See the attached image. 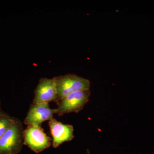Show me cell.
Instances as JSON below:
<instances>
[{
    "instance_id": "cell-1",
    "label": "cell",
    "mask_w": 154,
    "mask_h": 154,
    "mask_svg": "<svg viewBox=\"0 0 154 154\" xmlns=\"http://www.w3.org/2000/svg\"><path fill=\"white\" fill-rule=\"evenodd\" d=\"M22 122L16 118L13 124L0 138V154H18L23 145Z\"/></svg>"
},
{
    "instance_id": "cell-7",
    "label": "cell",
    "mask_w": 154,
    "mask_h": 154,
    "mask_svg": "<svg viewBox=\"0 0 154 154\" xmlns=\"http://www.w3.org/2000/svg\"><path fill=\"white\" fill-rule=\"evenodd\" d=\"M48 125L53 137L52 146L56 148L60 145L70 141L74 138L73 126L71 125L64 124L53 119Z\"/></svg>"
},
{
    "instance_id": "cell-4",
    "label": "cell",
    "mask_w": 154,
    "mask_h": 154,
    "mask_svg": "<svg viewBox=\"0 0 154 154\" xmlns=\"http://www.w3.org/2000/svg\"><path fill=\"white\" fill-rule=\"evenodd\" d=\"M23 145L27 146L36 153L41 152L51 145V139L45 133L41 127L28 125L23 131Z\"/></svg>"
},
{
    "instance_id": "cell-2",
    "label": "cell",
    "mask_w": 154,
    "mask_h": 154,
    "mask_svg": "<svg viewBox=\"0 0 154 154\" xmlns=\"http://www.w3.org/2000/svg\"><path fill=\"white\" fill-rule=\"evenodd\" d=\"M55 78L57 90V103L73 92L90 90V81L77 75L67 74Z\"/></svg>"
},
{
    "instance_id": "cell-9",
    "label": "cell",
    "mask_w": 154,
    "mask_h": 154,
    "mask_svg": "<svg viewBox=\"0 0 154 154\" xmlns=\"http://www.w3.org/2000/svg\"><path fill=\"white\" fill-rule=\"evenodd\" d=\"M0 107H1V101H0Z\"/></svg>"
},
{
    "instance_id": "cell-3",
    "label": "cell",
    "mask_w": 154,
    "mask_h": 154,
    "mask_svg": "<svg viewBox=\"0 0 154 154\" xmlns=\"http://www.w3.org/2000/svg\"><path fill=\"white\" fill-rule=\"evenodd\" d=\"M91 94L90 90L71 93L57 102L58 107L56 114L60 116L66 113H79L89 102Z\"/></svg>"
},
{
    "instance_id": "cell-8",
    "label": "cell",
    "mask_w": 154,
    "mask_h": 154,
    "mask_svg": "<svg viewBox=\"0 0 154 154\" xmlns=\"http://www.w3.org/2000/svg\"><path fill=\"white\" fill-rule=\"evenodd\" d=\"M16 119L0 107V138L11 127Z\"/></svg>"
},
{
    "instance_id": "cell-6",
    "label": "cell",
    "mask_w": 154,
    "mask_h": 154,
    "mask_svg": "<svg viewBox=\"0 0 154 154\" xmlns=\"http://www.w3.org/2000/svg\"><path fill=\"white\" fill-rule=\"evenodd\" d=\"M57 90L55 77L52 79L42 78L34 90L33 103L42 104L56 102Z\"/></svg>"
},
{
    "instance_id": "cell-5",
    "label": "cell",
    "mask_w": 154,
    "mask_h": 154,
    "mask_svg": "<svg viewBox=\"0 0 154 154\" xmlns=\"http://www.w3.org/2000/svg\"><path fill=\"white\" fill-rule=\"evenodd\" d=\"M56 109H51L48 103L33 104L30 105L24 123L27 125L41 127L42 122L50 121L56 113Z\"/></svg>"
}]
</instances>
